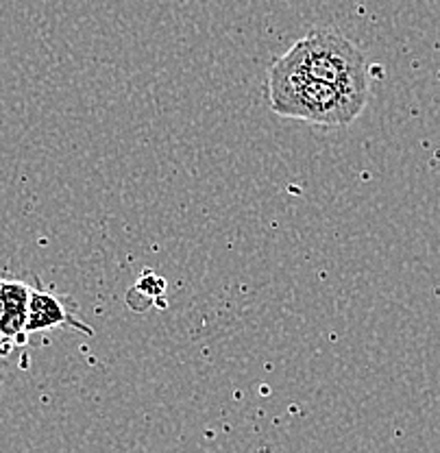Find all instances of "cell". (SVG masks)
Listing matches in <instances>:
<instances>
[{
    "mask_svg": "<svg viewBox=\"0 0 440 453\" xmlns=\"http://www.w3.org/2000/svg\"><path fill=\"white\" fill-rule=\"evenodd\" d=\"M31 286L18 280H0V336L12 344L27 340Z\"/></svg>",
    "mask_w": 440,
    "mask_h": 453,
    "instance_id": "3957f363",
    "label": "cell"
},
{
    "mask_svg": "<svg viewBox=\"0 0 440 453\" xmlns=\"http://www.w3.org/2000/svg\"><path fill=\"white\" fill-rule=\"evenodd\" d=\"M268 101L277 116L323 127L351 125L367 107L364 101L307 77L283 59H277L268 68Z\"/></svg>",
    "mask_w": 440,
    "mask_h": 453,
    "instance_id": "6da1fadb",
    "label": "cell"
},
{
    "mask_svg": "<svg viewBox=\"0 0 440 453\" xmlns=\"http://www.w3.org/2000/svg\"><path fill=\"white\" fill-rule=\"evenodd\" d=\"M279 59L307 77L334 85L358 101H368V64L362 50L336 28H314Z\"/></svg>",
    "mask_w": 440,
    "mask_h": 453,
    "instance_id": "7a4b0ae2",
    "label": "cell"
},
{
    "mask_svg": "<svg viewBox=\"0 0 440 453\" xmlns=\"http://www.w3.org/2000/svg\"><path fill=\"white\" fill-rule=\"evenodd\" d=\"M12 342H7L3 336H0V381H3V357H4V349L9 347Z\"/></svg>",
    "mask_w": 440,
    "mask_h": 453,
    "instance_id": "5b68a950",
    "label": "cell"
},
{
    "mask_svg": "<svg viewBox=\"0 0 440 453\" xmlns=\"http://www.w3.org/2000/svg\"><path fill=\"white\" fill-rule=\"evenodd\" d=\"M68 327L79 329V332L92 336V327L74 319L68 310H66L64 301L49 290L42 288H31V299H28V319H27V336L40 332H49L55 327Z\"/></svg>",
    "mask_w": 440,
    "mask_h": 453,
    "instance_id": "277c9868",
    "label": "cell"
}]
</instances>
